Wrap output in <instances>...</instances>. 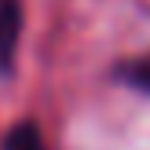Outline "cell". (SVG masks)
I'll return each instance as SVG.
<instances>
[{
  "mask_svg": "<svg viewBox=\"0 0 150 150\" xmlns=\"http://www.w3.org/2000/svg\"><path fill=\"white\" fill-rule=\"evenodd\" d=\"M22 33V0H0V73L11 70Z\"/></svg>",
  "mask_w": 150,
  "mask_h": 150,
  "instance_id": "6da1fadb",
  "label": "cell"
},
{
  "mask_svg": "<svg viewBox=\"0 0 150 150\" xmlns=\"http://www.w3.org/2000/svg\"><path fill=\"white\" fill-rule=\"evenodd\" d=\"M4 150H44V136L33 121H18L4 136Z\"/></svg>",
  "mask_w": 150,
  "mask_h": 150,
  "instance_id": "7a4b0ae2",
  "label": "cell"
},
{
  "mask_svg": "<svg viewBox=\"0 0 150 150\" xmlns=\"http://www.w3.org/2000/svg\"><path fill=\"white\" fill-rule=\"evenodd\" d=\"M121 81H128L139 92H150V55L136 59V62H125L121 66Z\"/></svg>",
  "mask_w": 150,
  "mask_h": 150,
  "instance_id": "3957f363",
  "label": "cell"
}]
</instances>
